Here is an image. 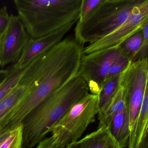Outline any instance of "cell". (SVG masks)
<instances>
[{"label": "cell", "mask_w": 148, "mask_h": 148, "mask_svg": "<svg viewBox=\"0 0 148 148\" xmlns=\"http://www.w3.org/2000/svg\"><path fill=\"white\" fill-rule=\"evenodd\" d=\"M108 129L119 148L128 147L130 135V120L127 105L114 116Z\"/></svg>", "instance_id": "obj_13"}, {"label": "cell", "mask_w": 148, "mask_h": 148, "mask_svg": "<svg viewBox=\"0 0 148 148\" xmlns=\"http://www.w3.org/2000/svg\"><path fill=\"white\" fill-rule=\"evenodd\" d=\"M135 148H148V129L139 145Z\"/></svg>", "instance_id": "obj_25"}, {"label": "cell", "mask_w": 148, "mask_h": 148, "mask_svg": "<svg viewBox=\"0 0 148 148\" xmlns=\"http://www.w3.org/2000/svg\"><path fill=\"white\" fill-rule=\"evenodd\" d=\"M27 69L18 84L0 103V122L10 114L33 89V84L27 73Z\"/></svg>", "instance_id": "obj_12"}, {"label": "cell", "mask_w": 148, "mask_h": 148, "mask_svg": "<svg viewBox=\"0 0 148 148\" xmlns=\"http://www.w3.org/2000/svg\"><path fill=\"white\" fill-rule=\"evenodd\" d=\"M120 74L111 78L104 84L99 94V110L106 105L115 92L119 83Z\"/></svg>", "instance_id": "obj_18"}, {"label": "cell", "mask_w": 148, "mask_h": 148, "mask_svg": "<svg viewBox=\"0 0 148 148\" xmlns=\"http://www.w3.org/2000/svg\"><path fill=\"white\" fill-rule=\"evenodd\" d=\"M0 66H1V39H0Z\"/></svg>", "instance_id": "obj_30"}, {"label": "cell", "mask_w": 148, "mask_h": 148, "mask_svg": "<svg viewBox=\"0 0 148 148\" xmlns=\"http://www.w3.org/2000/svg\"><path fill=\"white\" fill-rule=\"evenodd\" d=\"M11 133V131H7L0 135V146L9 137Z\"/></svg>", "instance_id": "obj_26"}, {"label": "cell", "mask_w": 148, "mask_h": 148, "mask_svg": "<svg viewBox=\"0 0 148 148\" xmlns=\"http://www.w3.org/2000/svg\"><path fill=\"white\" fill-rule=\"evenodd\" d=\"M6 70H0V75L1 74H5V72H6Z\"/></svg>", "instance_id": "obj_29"}, {"label": "cell", "mask_w": 148, "mask_h": 148, "mask_svg": "<svg viewBox=\"0 0 148 148\" xmlns=\"http://www.w3.org/2000/svg\"><path fill=\"white\" fill-rule=\"evenodd\" d=\"M101 0H82L79 19L82 21L85 19L100 3Z\"/></svg>", "instance_id": "obj_21"}, {"label": "cell", "mask_w": 148, "mask_h": 148, "mask_svg": "<svg viewBox=\"0 0 148 148\" xmlns=\"http://www.w3.org/2000/svg\"><path fill=\"white\" fill-rule=\"evenodd\" d=\"M143 41V34L142 30L128 38L119 48L129 58L130 61H135L137 60V56L142 46Z\"/></svg>", "instance_id": "obj_17"}, {"label": "cell", "mask_w": 148, "mask_h": 148, "mask_svg": "<svg viewBox=\"0 0 148 148\" xmlns=\"http://www.w3.org/2000/svg\"><path fill=\"white\" fill-rule=\"evenodd\" d=\"M30 38L48 34L79 19L82 0H14Z\"/></svg>", "instance_id": "obj_3"}, {"label": "cell", "mask_w": 148, "mask_h": 148, "mask_svg": "<svg viewBox=\"0 0 148 148\" xmlns=\"http://www.w3.org/2000/svg\"><path fill=\"white\" fill-rule=\"evenodd\" d=\"M30 38L18 16L10 14L8 26L0 35L1 66L16 63Z\"/></svg>", "instance_id": "obj_9"}, {"label": "cell", "mask_w": 148, "mask_h": 148, "mask_svg": "<svg viewBox=\"0 0 148 148\" xmlns=\"http://www.w3.org/2000/svg\"><path fill=\"white\" fill-rule=\"evenodd\" d=\"M67 148V147H65V148Z\"/></svg>", "instance_id": "obj_31"}, {"label": "cell", "mask_w": 148, "mask_h": 148, "mask_svg": "<svg viewBox=\"0 0 148 148\" xmlns=\"http://www.w3.org/2000/svg\"><path fill=\"white\" fill-rule=\"evenodd\" d=\"M107 148H119V146L117 145V143L116 142H114L113 144L110 145V146H109Z\"/></svg>", "instance_id": "obj_28"}, {"label": "cell", "mask_w": 148, "mask_h": 148, "mask_svg": "<svg viewBox=\"0 0 148 148\" xmlns=\"http://www.w3.org/2000/svg\"><path fill=\"white\" fill-rule=\"evenodd\" d=\"M148 62V57L130 61L120 74V77L127 89L126 105L129 112L130 137L135 129L146 90Z\"/></svg>", "instance_id": "obj_6"}, {"label": "cell", "mask_w": 148, "mask_h": 148, "mask_svg": "<svg viewBox=\"0 0 148 148\" xmlns=\"http://www.w3.org/2000/svg\"><path fill=\"white\" fill-rule=\"evenodd\" d=\"M79 146H80V144H79V141H77L76 142L68 146L67 148H79Z\"/></svg>", "instance_id": "obj_27"}, {"label": "cell", "mask_w": 148, "mask_h": 148, "mask_svg": "<svg viewBox=\"0 0 148 148\" xmlns=\"http://www.w3.org/2000/svg\"><path fill=\"white\" fill-rule=\"evenodd\" d=\"M75 23L67 24L59 30L41 37L30 38L23 50L19 60L12 67L16 68H22L26 67L36 57L62 41Z\"/></svg>", "instance_id": "obj_10"}, {"label": "cell", "mask_w": 148, "mask_h": 148, "mask_svg": "<svg viewBox=\"0 0 148 148\" xmlns=\"http://www.w3.org/2000/svg\"><path fill=\"white\" fill-rule=\"evenodd\" d=\"M120 53L119 48L102 50L83 54L77 76L87 83L90 94H100L109 70Z\"/></svg>", "instance_id": "obj_7"}, {"label": "cell", "mask_w": 148, "mask_h": 148, "mask_svg": "<svg viewBox=\"0 0 148 148\" xmlns=\"http://www.w3.org/2000/svg\"><path fill=\"white\" fill-rule=\"evenodd\" d=\"M127 89L120 77L116 90L106 105L99 110V128H108L115 115L126 105Z\"/></svg>", "instance_id": "obj_11"}, {"label": "cell", "mask_w": 148, "mask_h": 148, "mask_svg": "<svg viewBox=\"0 0 148 148\" xmlns=\"http://www.w3.org/2000/svg\"><path fill=\"white\" fill-rule=\"evenodd\" d=\"M22 125L11 131L9 137L2 143L0 148H22L23 144Z\"/></svg>", "instance_id": "obj_20"}, {"label": "cell", "mask_w": 148, "mask_h": 148, "mask_svg": "<svg viewBox=\"0 0 148 148\" xmlns=\"http://www.w3.org/2000/svg\"></svg>", "instance_id": "obj_33"}, {"label": "cell", "mask_w": 148, "mask_h": 148, "mask_svg": "<svg viewBox=\"0 0 148 148\" xmlns=\"http://www.w3.org/2000/svg\"><path fill=\"white\" fill-rule=\"evenodd\" d=\"M148 129V73L146 90L134 134L130 137L128 148L138 146Z\"/></svg>", "instance_id": "obj_14"}, {"label": "cell", "mask_w": 148, "mask_h": 148, "mask_svg": "<svg viewBox=\"0 0 148 148\" xmlns=\"http://www.w3.org/2000/svg\"><path fill=\"white\" fill-rule=\"evenodd\" d=\"M148 21V0H142L134 8L128 19L107 36L84 47L83 54L102 50L119 49L128 38L142 31Z\"/></svg>", "instance_id": "obj_8"}, {"label": "cell", "mask_w": 148, "mask_h": 148, "mask_svg": "<svg viewBox=\"0 0 148 148\" xmlns=\"http://www.w3.org/2000/svg\"><path fill=\"white\" fill-rule=\"evenodd\" d=\"M142 0H101L90 14L77 21L74 38L82 45L93 43L119 28Z\"/></svg>", "instance_id": "obj_4"}, {"label": "cell", "mask_w": 148, "mask_h": 148, "mask_svg": "<svg viewBox=\"0 0 148 148\" xmlns=\"http://www.w3.org/2000/svg\"><path fill=\"white\" fill-rule=\"evenodd\" d=\"M99 95L90 93L73 107L51 129L53 148L66 147L77 141L99 113Z\"/></svg>", "instance_id": "obj_5"}, {"label": "cell", "mask_w": 148, "mask_h": 148, "mask_svg": "<svg viewBox=\"0 0 148 148\" xmlns=\"http://www.w3.org/2000/svg\"><path fill=\"white\" fill-rule=\"evenodd\" d=\"M84 46L67 36L36 57L27 71L34 88L3 120L8 127L21 125L26 116L49 95L78 75Z\"/></svg>", "instance_id": "obj_1"}, {"label": "cell", "mask_w": 148, "mask_h": 148, "mask_svg": "<svg viewBox=\"0 0 148 148\" xmlns=\"http://www.w3.org/2000/svg\"><path fill=\"white\" fill-rule=\"evenodd\" d=\"M10 15L9 14L8 8L4 6L0 9V35L7 28L9 22Z\"/></svg>", "instance_id": "obj_23"}, {"label": "cell", "mask_w": 148, "mask_h": 148, "mask_svg": "<svg viewBox=\"0 0 148 148\" xmlns=\"http://www.w3.org/2000/svg\"><path fill=\"white\" fill-rule=\"evenodd\" d=\"M54 142L53 136L45 138L39 143L36 148H53Z\"/></svg>", "instance_id": "obj_24"}, {"label": "cell", "mask_w": 148, "mask_h": 148, "mask_svg": "<svg viewBox=\"0 0 148 148\" xmlns=\"http://www.w3.org/2000/svg\"><path fill=\"white\" fill-rule=\"evenodd\" d=\"M89 92L87 83L77 76L46 97L21 123L23 147L32 148L39 144L73 105Z\"/></svg>", "instance_id": "obj_2"}, {"label": "cell", "mask_w": 148, "mask_h": 148, "mask_svg": "<svg viewBox=\"0 0 148 148\" xmlns=\"http://www.w3.org/2000/svg\"><path fill=\"white\" fill-rule=\"evenodd\" d=\"M115 142L108 129L99 128L79 141V148H107Z\"/></svg>", "instance_id": "obj_15"}, {"label": "cell", "mask_w": 148, "mask_h": 148, "mask_svg": "<svg viewBox=\"0 0 148 148\" xmlns=\"http://www.w3.org/2000/svg\"><path fill=\"white\" fill-rule=\"evenodd\" d=\"M142 32L143 34V43L137 56L136 60L144 59L148 57V21L144 26Z\"/></svg>", "instance_id": "obj_22"}, {"label": "cell", "mask_w": 148, "mask_h": 148, "mask_svg": "<svg viewBox=\"0 0 148 148\" xmlns=\"http://www.w3.org/2000/svg\"><path fill=\"white\" fill-rule=\"evenodd\" d=\"M1 133H0V135H1Z\"/></svg>", "instance_id": "obj_32"}, {"label": "cell", "mask_w": 148, "mask_h": 148, "mask_svg": "<svg viewBox=\"0 0 148 148\" xmlns=\"http://www.w3.org/2000/svg\"><path fill=\"white\" fill-rule=\"evenodd\" d=\"M27 67V65L22 68L11 67L6 70L4 77L0 82V103L18 84Z\"/></svg>", "instance_id": "obj_16"}, {"label": "cell", "mask_w": 148, "mask_h": 148, "mask_svg": "<svg viewBox=\"0 0 148 148\" xmlns=\"http://www.w3.org/2000/svg\"><path fill=\"white\" fill-rule=\"evenodd\" d=\"M130 62L129 58L121 51L119 56L116 59L109 70L104 80V85L111 78L119 74L122 71H123L127 67Z\"/></svg>", "instance_id": "obj_19"}]
</instances>
